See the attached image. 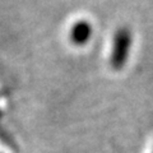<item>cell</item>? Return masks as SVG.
I'll return each mask as SVG.
<instances>
[{"label":"cell","instance_id":"2","mask_svg":"<svg viewBox=\"0 0 153 153\" xmlns=\"http://www.w3.org/2000/svg\"><path fill=\"white\" fill-rule=\"evenodd\" d=\"M92 36V27L88 22L79 21L70 30V41L76 46H83Z\"/></svg>","mask_w":153,"mask_h":153},{"label":"cell","instance_id":"1","mask_svg":"<svg viewBox=\"0 0 153 153\" xmlns=\"http://www.w3.org/2000/svg\"><path fill=\"white\" fill-rule=\"evenodd\" d=\"M131 45V35L130 31L126 27H121L116 31L114 36V45L111 51V57H110V64L114 69H121L125 66L129 50Z\"/></svg>","mask_w":153,"mask_h":153}]
</instances>
